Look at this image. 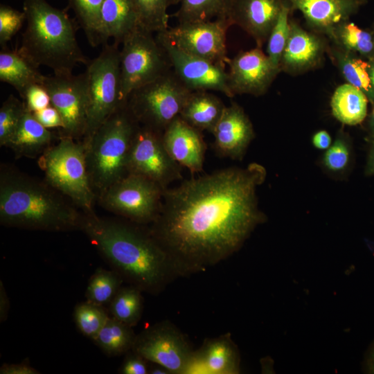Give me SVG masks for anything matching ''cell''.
<instances>
[{"mask_svg":"<svg viewBox=\"0 0 374 374\" xmlns=\"http://www.w3.org/2000/svg\"><path fill=\"white\" fill-rule=\"evenodd\" d=\"M26 108L24 101L10 94L0 108V146L6 147Z\"/></svg>","mask_w":374,"mask_h":374,"instance_id":"38","label":"cell"},{"mask_svg":"<svg viewBox=\"0 0 374 374\" xmlns=\"http://www.w3.org/2000/svg\"><path fill=\"white\" fill-rule=\"evenodd\" d=\"M373 42H374V34L373 35Z\"/></svg>","mask_w":374,"mask_h":374,"instance_id":"52","label":"cell"},{"mask_svg":"<svg viewBox=\"0 0 374 374\" xmlns=\"http://www.w3.org/2000/svg\"><path fill=\"white\" fill-rule=\"evenodd\" d=\"M26 26L19 51L38 67L56 75L71 74L78 64H87L77 40V25L65 10L46 0H24Z\"/></svg>","mask_w":374,"mask_h":374,"instance_id":"4","label":"cell"},{"mask_svg":"<svg viewBox=\"0 0 374 374\" xmlns=\"http://www.w3.org/2000/svg\"><path fill=\"white\" fill-rule=\"evenodd\" d=\"M292 10H299L309 28L328 39L333 30L348 21L366 0H287Z\"/></svg>","mask_w":374,"mask_h":374,"instance_id":"21","label":"cell"},{"mask_svg":"<svg viewBox=\"0 0 374 374\" xmlns=\"http://www.w3.org/2000/svg\"><path fill=\"white\" fill-rule=\"evenodd\" d=\"M373 104V109L369 118V126L372 133V137H374V103Z\"/></svg>","mask_w":374,"mask_h":374,"instance_id":"51","label":"cell"},{"mask_svg":"<svg viewBox=\"0 0 374 374\" xmlns=\"http://www.w3.org/2000/svg\"><path fill=\"white\" fill-rule=\"evenodd\" d=\"M139 123L127 102L82 141L91 186L96 197L127 175V161L132 139Z\"/></svg>","mask_w":374,"mask_h":374,"instance_id":"5","label":"cell"},{"mask_svg":"<svg viewBox=\"0 0 374 374\" xmlns=\"http://www.w3.org/2000/svg\"><path fill=\"white\" fill-rule=\"evenodd\" d=\"M152 365L149 366V373L150 374H171V373L164 366L152 363Z\"/></svg>","mask_w":374,"mask_h":374,"instance_id":"48","label":"cell"},{"mask_svg":"<svg viewBox=\"0 0 374 374\" xmlns=\"http://www.w3.org/2000/svg\"><path fill=\"white\" fill-rule=\"evenodd\" d=\"M287 0H231L229 19L262 48Z\"/></svg>","mask_w":374,"mask_h":374,"instance_id":"18","label":"cell"},{"mask_svg":"<svg viewBox=\"0 0 374 374\" xmlns=\"http://www.w3.org/2000/svg\"><path fill=\"white\" fill-rule=\"evenodd\" d=\"M45 75L38 66L24 56L19 49L2 47L0 52V80L11 85L22 98L27 89L42 84Z\"/></svg>","mask_w":374,"mask_h":374,"instance_id":"25","label":"cell"},{"mask_svg":"<svg viewBox=\"0 0 374 374\" xmlns=\"http://www.w3.org/2000/svg\"><path fill=\"white\" fill-rule=\"evenodd\" d=\"M123 281V278L114 270L98 269L87 285V301L100 306L109 304L121 287Z\"/></svg>","mask_w":374,"mask_h":374,"instance_id":"34","label":"cell"},{"mask_svg":"<svg viewBox=\"0 0 374 374\" xmlns=\"http://www.w3.org/2000/svg\"><path fill=\"white\" fill-rule=\"evenodd\" d=\"M138 26V16L131 0H104L98 28V45L108 44L110 39L120 45Z\"/></svg>","mask_w":374,"mask_h":374,"instance_id":"23","label":"cell"},{"mask_svg":"<svg viewBox=\"0 0 374 374\" xmlns=\"http://www.w3.org/2000/svg\"><path fill=\"white\" fill-rule=\"evenodd\" d=\"M292 12L293 10L287 1L271 29L267 41L266 54L273 65L279 69L281 56L290 35V15Z\"/></svg>","mask_w":374,"mask_h":374,"instance_id":"37","label":"cell"},{"mask_svg":"<svg viewBox=\"0 0 374 374\" xmlns=\"http://www.w3.org/2000/svg\"><path fill=\"white\" fill-rule=\"evenodd\" d=\"M155 36L166 50L173 71L188 89L220 91L228 98L234 96L229 86L226 68L185 53L162 32L156 33Z\"/></svg>","mask_w":374,"mask_h":374,"instance_id":"15","label":"cell"},{"mask_svg":"<svg viewBox=\"0 0 374 374\" xmlns=\"http://www.w3.org/2000/svg\"><path fill=\"white\" fill-rule=\"evenodd\" d=\"M85 213L51 186L18 170L0 166V222L7 227L65 232L81 231Z\"/></svg>","mask_w":374,"mask_h":374,"instance_id":"3","label":"cell"},{"mask_svg":"<svg viewBox=\"0 0 374 374\" xmlns=\"http://www.w3.org/2000/svg\"><path fill=\"white\" fill-rule=\"evenodd\" d=\"M163 132L139 124L134 135L127 161V174L145 177L163 189L182 179L181 168L169 154Z\"/></svg>","mask_w":374,"mask_h":374,"instance_id":"12","label":"cell"},{"mask_svg":"<svg viewBox=\"0 0 374 374\" xmlns=\"http://www.w3.org/2000/svg\"><path fill=\"white\" fill-rule=\"evenodd\" d=\"M141 292L134 285L121 287L109 304L112 317L130 327L136 326L142 317Z\"/></svg>","mask_w":374,"mask_h":374,"instance_id":"32","label":"cell"},{"mask_svg":"<svg viewBox=\"0 0 374 374\" xmlns=\"http://www.w3.org/2000/svg\"><path fill=\"white\" fill-rule=\"evenodd\" d=\"M233 24L229 19L178 23L162 32L177 48L224 68L228 64L226 33Z\"/></svg>","mask_w":374,"mask_h":374,"instance_id":"13","label":"cell"},{"mask_svg":"<svg viewBox=\"0 0 374 374\" xmlns=\"http://www.w3.org/2000/svg\"><path fill=\"white\" fill-rule=\"evenodd\" d=\"M1 374H38L35 368L27 362L19 364H4L0 368Z\"/></svg>","mask_w":374,"mask_h":374,"instance_id":"44","label":"cell"},{"mask_svg":"<svg viewBox=\"0 0 374 374\" xmlns=\"http://www.w3.org/2000/svg\"><path fill=\"white\" fill-rule=\"evenodd\" d=\"M228 83L233 94L264 95L280 72L261 48L240 51L228 62Z\"/></svg>","mask_w":374,"mask_h":374,"instance_id":"16","label":"cell"},{"mask_svg":"<svg viewBox=\"0 0 374 374\" xmlns=\"http://www.w3.org/2000/svg\"><path fill=\"white\" fill-rule=\"evenodd\" d=\"M192 91L180 81L172 69L134 90L126 102L139 124L163 132L179 116Z\"/></svg>","mask_w":374,"mask_h":374,"instance_id":"8","label":"cell"},{"mask_svg":"<svg viewBox=\"0 0 374 374\" xmlns=\"http://www.w3.org/2000/svg\"><path fill=\"white\" fill-rule=\"evenodd\" d=\"M153 34L138 26L121 43L120 69L122 102H126L134 90L172 69L166 50Z\"/></svg>","mask_w":374,"mask_h":374,"instance_id":"9","label":"cell"},{"mask_svg":"<svg viewBox=\"0 0 374 374\" xmlns=\"http://www.w3.org/2000/svg\"><path fill=\"white\" fill-rule=\"evenodd\" d=\"M163 142L171 157L191 174L202 171L206 150L202 132L179 116L163 132Z\"/></svg>","mask_w":374,"mask_h":374,"instance_id":"20","label":"cell"},{"mask_svg":"<svg viewBox=\"0 0 374 374\" xmlns=\"http://www.w3.org/2000/svg\"><path fill=\"white\" fill-rule=\"evenodd\" d=\"M350 145L344 132H339L331 145L326 150L322 164L328 172L339 175L345 172L350 161Z\"/></svg>","mask_w":374,"mask_h":374,"instance_id":"39","label":"cell"},{"mask_svg":"<svg viewBox=\"0 0 374 374\" xmlns=\"http://www.w3.org/2000/svg\"><path fill=\"white\" fill-rule=\"evenodd\" d=\"M56 138L52 131L42 125L33 114L26 109L6 147L13 152L16 159H38L53 144Z\"/></svg>","mask_w":374,"mask_h":374,"instance_id":"24","label":"cell"},{"mask_svg":"<svg viewBox=\"0 0 374 374\" xmlns=\"http://www.w3.org/2000/svg\"><path fill=\"white\" fill-rule=\"evenodd\" d=\"M47 91L51 105L59 112L63 127L59 136L82 141L87 127V88L84 72L75 75L45 76L42 84Z\"/></svg>","mask_w":374,"mask_h":374,"instance_id":"14","label":"cell"},{"mask_svg":"<svg viewBox=\"0 0 374 374\" xmlns=\"http://www.w3.org/2000/svg\"><path fill=\"white\" fill-rule=\"evenodd\" d=\"M149 366L145 359L131 350L126 353L118 372L122 374H148Z\"/></svg>","mask_w":374,"mask_h":374,"instance_id":"42","label":"cell"},{"mask_svg":"<svg viewBox=\"0 0 374 374\" xmlns=\"http://www.w3.org/2000/svg\"><path fill=\"white\" fill-rule=\"evenodd\" d=\"M368 73L371 85L374 91V56L368 59Z\"/></svg>","mask_w":374,"mask_h":374,"instance_id":"50","label":"cell"},{"mask_svg":"<svg viewBox=\"0 0 374 374\" xmlns=\"http://www.w3.org/2000/svg\"><path fill=\"white\" fill-rule=\"evenodd\" d=\"M85 213L82 231L123 279L142 292H161L179 277L174 265L149 229Z\"/></svg>","mask_w":374,"mask_h":374,"instance_id":"2","label":"cell"},{"mask_svg":"<svg viewBox=\"0 0 374 374\" xmlns=\"http://www.w3.org/2000/svg\"><path fill=\"white\" fill-rule=\"evenodd\" d=\"M240 357L229 333L207 339L195 351L188 373L238 374Z\"/></svg>","mask_w":374,"mask_h":374,"instance_id":"22","label":"cell"},{"mask_svg":"<svg viewBox=\"0 0 374 374\" xmlns=\"http://www.w3.org/2000/svg\"><path fill=\"white\" fill-rule=\"evenodd\" d=\"M32 113L35 118L46 128H58L60 130L63 127L62 120L59 112L51 105Z\"/></svg>","mask_w":374,"mask_h":374,"instance_id":"43","label":"cell"},{"mask_svg":"<svg viewBox=\"0 0 374 374\" xmlns=\"http://www.w3.org/2000/svg\"><path fill=\"white\" fill-rule=\"evenodd\" d=\"M26 108L30 112L41 110L51 105L49 95L41 84L29 87L22 98Z\"/></svg>","mask_w":374,"mask_h":374,"instance_id":"41","label":"cell"},{"mask_svg":"<svg viewBox=\"0 0 374 374\" xmlns=\"http://www.w3.org/2000/svg\"><path fill=\"white\" fill-rule=\"evenodd\" d=\"M26 15L24 11L20 12L9 6H0V44L5 47L8 42L21 29Z\"/></svg>","mask_w":374,"mask_h":374,"instance_id":"40","label":"cell"},{"mask_svg":"<svg viewBox=\"0 0 374 374\" xmlns=\"http://www.w3.org/2000/svg\"><path fill=\"white\" fill-rule=\"evenodd\" d=\"M136 336L132 327L109 317L93 341L107 355L118 356L132 349Z\"/></svg>","mask_w":374,"mask_h":374,"instance_id":"29","label":"cell"},{"mask_svg":"<svg viewBox=\"0 0 374 374\" xmlns=\"http://www.w3.org/2000/svg\"><path fill=\"white\" fill-rule=\"evenodd\" d=\"M312 144L319 150H327L332 144L331 136L326 130H319L312 136Z\"/></svg>","mask_w":374,"mask_h":374,"instance_id":"45","label":"cell"},{"mask_svg":"<svg viewBox=\"0 0 374 374\" xmlns=\"http://www.w3.org/2000/svg\"><path fill=\"white\" fill-rule=\"evenodd\" d=\"M290 35L280 62V72L301 75L319 68L323 63L330 44L324 35L305 30L290 19Z\"/></svg>","mask_w":374,"mask_h":374,"instance_id":"17","label":"cell"},{"mask_svg":"<svg viewBox=\"0 0 374 374\" xmlns=\"http://www.w3.org/2000/svg\"><path fill=\"white\" fill-rule=\"evenodd\" d=\"M327 55L348 83L361 91L371 103H374V91L368 73V62L357 55L345 51L330 42Z\"/></svg>","mask_w":374,"mask_h":374,"instance_id":"27","label":"cell"},{"mask_svg":"<svg viewBox=\"0 0 374 374\" xmlns=\"http://www.w3.org/2000/svg\"><path fill=\"white\" fill-rule=\"evenodd\" d=\"M91 46H98V28L104 0H68Z\"/></svg>","mask_w":374,"mask_h":374,"instance_id":"35","label":"cell"},{"mask_svg":"<svg viewBox=\"0 0 374 374\" xmlns=\"http://www.w3.org/2000/svg\"><path fill=\"white\" fill-rule=\"evenodd\" d=\"M37 163L46 183L84 213L94 212L97 197L91 184L82 141L59 136L57 143L38 158Z\"/></svg>","mask_w":374,"mask_h":374,"instance_id":"6","label":"cell"},{"mask_svg":"<svg viewBox=\"0 0 374 374\" xmlns=\"http://www.w3.org/2000/svg\"><path fill=\"white\" fill-rule=\"evenodd\" d=\"M231 0H179L173 15L178 23L229 19Z\"/></svg>","mask_w":374,"mask_h":374,"instance_id":"31","label":"cell"},{"mask_svg":"<svg viewBox=\"0 0 374 374\" xmlns=\"http://www.w3.org/2000/svg\"><path fill=\"white\" fill-rule=\"evenodd\" d=\"M368 99L358 88L344 83L335 90L331 98L332 115L341 123L355 125L362 123L367 113Z\"/></svg>","mask_w":374,"mask_h":374,"instance_id":"28","label":"cell"},{"mask_svg":"<svg viewBox=\"0 0 374 374\" xmlns=\"http://www.w3.org/2000/svg\"><path fill=\"white\" fill-rule=\"evenodd\" d=\"M109 316L103 306L85 301L76 305L74 320L79 330L92 340L96 337Z\"/></svg>","mask_w":374,"mask_h":374,"instance_id":"36","label":"cell"},{"mask_svg":"<svg viewBox=\"0 0 374 374\" xmlns=\"http://www.w3.org/2000/svg\"><path fill=\"white\" fill-rule=\"evenodd\" d=\"M333 44L368 59L374 56L373 37L349 20L339 24L328 38Z\"/></svg>","mask_w":374,"mask_h":374,"instance_id":"30","label":"cell"},{"mask_svg":"<svg viewBox=\"0 0 374 374\" xmlns=\"http://www.w3.org/2000/svg\"><path fill=\"white\" fill-rule=\"evenodd\" d=\"M366 173L368 175H374V137H372L371 147L366 167Z\"/></svg>","mask_w":374,"mask_h":374,"instance_id":"47","label":"cell"},{"mask_svg":"<svg viewBox=\"0 0 374 374\" xmlns=\"http://www.w3.org/2000/svg\"><path fill=\"white\" fill-rule=\"evenodd\" d=\"M179 0H131L136 12L139 26L153 33L169 28L170 6L179 3Z\"/></svg>","mask_w":374,"mask_h":374,"instance_id":"33","label":"cell"},{"mask_svg":"<svg viewBox=\"0 0 374 374\" xmlns=\"http://www.w3.org/2000/svg\"><path fill=\"white\" fill-rule=\"evenodd\" d=\"M212 134L214 149L222 157L241 160L255 137L253 125L244 109L235 102L226 106Z\"/></svg>","mask_w":374,"mask_h":374,"instance_id":"19","label":"cell"},{"mask_svg":"<svg viewBox=\"0 0 374 374\" xmlns=\"http://www.w3.org/2000/svg\"><path fill=\"white\" fill-rule=\"evenodd\" d=\"M132 350L148 362L164 366L171 374H188L195 354L186 336L168 321L136 335Z\"/></svg>","mask_w":374,"mask_h":374,"instance_id":"11","label":"cell"},{"mask_svg":"<svg viewBox=\"0 0 374 374\" xmlns=\"http://www.w3.org/2000/svg\"><path fill=\"white\" fill-rule=\"evenodd\" d=\"M118 46L114 42L103 45L100 54L86 64L87 127L82 141L125 103L121 100Z\"/></svg>","mask_w":374,"mask_h":374,"instance_id":"7","label":"cell"},{"mask_svg":"<svg viewBox=\"0 0 374 374\" xmlns=\"http://www.w3.org/2000/svg\"><path fill=\"white\" fill-rule=\"evenodd\" d=\"M366 366L369 373H374V344L368 354Z\"/></svg>","mask_w":374,"mask_h":374,"instance_id":"49","label":"cell"},{"mask_svg":"<svg viewBox=\"0 0 374 374\" xmlns=\"http://www.w3.org/2000/svg\"><path fill=\"white\" fill-rule=\"evenodd\" d=\"M265 168L257 163L229 167L166 188L150 233L179 276L204 271L226 260L265 221L257 188Z\"/></svg>","mask_w":374,"mask_h":374,"instance_id":"1","label":"cell"},{"mask_svg":"<svg viewBox=\"0 0 374 374\" xmlns=\"http://www.w3.org/2000/svg\"><path fill=\"white\" fill-rule=\"evenodd\" d=\"M226 107L223 101L209 91H192L179 117L203 132L212 133Z\"/></svg>","mask_w":374,"mask_h":374,"instance_id":"26","label":"cell"},{"mask_svg":"<svg viewBox=\"0 0 374 374\" xmlns=\"http://www.w3.org/2000/svg\"><path fill=\"white\" fill-rule=\"evenodd\" d=\"M0 287V320L4 321L8 315L9 312V299L1 281Z\"/></svg>","mask_w":374,"mask_h":374,"instance_id":"46","label":"cell"},{"mask_svg":"<svg viewBox=\"0 0 374 374\" xmlns=\"http://www.w3.org/2000/svg\"><path fill=\"white\" fill-rule=\"evenodd\" d=\"M165 189L138 175L127 174L97 200L106 210L137 224H151L158 215Z\"/></svg>","mask_w":374,"mask_h":374,"instance_id":"10","label":"cell"}]
</instances>
